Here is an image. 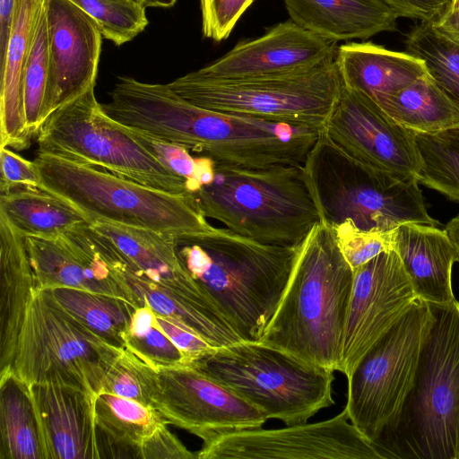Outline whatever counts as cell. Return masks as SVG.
<instances>
[{"instance_id":"22","label":"cell","mask_w":459,"mask_h":459,"mask_svg":"<svg viewBox=\"0 0 459 459\" xmlns=\"http://www.w3.org/2000/svg\"><path fill=\"white\" fill-rule=\"evenodd\" d=\"M393 245L419 299L432 303L455 300L451 274L458 256L445 230L403 223L394 230Z\"/></svg>"},{"instance_id":"15","label":"cell","mask_w":459,"mask_h":459,"mask_svg":"<svg viewBox=\"0 0 459 459\" xmlns=\"http://www.w3.org/2000/svg\"><path fill=\"white\" fill-rule=\"evenodd\" d=\"M321 132L336 148L363 166L417 179L421 160L414 132L359 91L343 83Z\"/></svg>"},{"instance_id":"47","label":"cell","mask_w":459,"mask_h":459,"mask_svg":"<svg viewBox=\"0 0 459 459\" xmlns=\"http://www.w3.org/2000/svg\"><path fill=\"white\" fill-rule=\"evenodd\" d=\"M432 24L441 34L459 43V9L449 10Z\"/></svg>"},{"instance_id":"27","label":"cell","mask_w":459,"mask_h":459,"mask_svg":"<svg viewBox=\"0 0 459 459\" xmlns=\"http://www.w3.org/2000/svg\"><path fill=\"white\" fill-rule=\"evenodd\" d=\"M0 214L24 237L57 238L73 228L89 222L71 203L39 188L2 194Z\"/></svg>"},{"instance_id":"31","label":"cell","mask_w":459,"mask_h":459,"mask_svg":"<svg viewBox=\"0 0 459 459\" xmlns=\"http://www.w3.org/2000/svg\"><path fill=\"white\" fill-rule=\"evenodd\" d=\"M414 135L421 160L418 182L459 203V125Z\"/></svg>"},{"instance_id":"2","label":"cell","mask_w":459,"mask_h":459,"mask_svg":"<svg viewBox=\"0 0 459 459\" xmlns=\"http://www.w3.org/2000/svg\"><path fill=\"white\" fill-rule=\"evenodd\" d=\"M179 260L244 342H258L290 276L297 248L258 242L228 228L174 237Z\"/></svg>"},{"instance_id":"26","label":"cell","mask_w":459,"mask_h":459,"mask_svg":"<svg viewBox=\"0 0 459 459\" xmlns=\"http://www.w3.org/2000/svg\"><path fill=\"white\" fill-rule=\"evenodd\" d=\"M43 0H17L5 62L0 69V148L30 145L22 100V71L39 8Z\"/></svg>"},{"instance_id":"41","label":"cell","mask_w":459,"mask_h":459,"mask_svg":"<svg viewBox=\"0 0 459 459\" xmlns=\"http://www.w3.org/2000/svg\"><path fill=\"white\" fill-rule=\"evenodd\" d=\"M0 170L1 195L18 189H41L40 174L34 160H28L8 148H0Z\"/></svg>"},{"instance_id":"36","label":"cell","mask_w":459,"mask_h":459,"mask_svg":"<svg viewBox=\"0 0 459 459\" xmlns=\"http://www.w3.org/2000/svg\"><path fill=\"white\" fill-rule=\"evenodd\" d=\"M102 390L156 409L159 371L125 348L107 371Z\"/></svg>"},{"instance_id":"11","label":"cell","mask_w":459,"mask_h":459,"mask_svg":"<svg viewBox=\"0 0 459 459\" xmlns=\"http://www.w3.org/2000/svg\"><path fill=\"white\" fill-rule=\"evenodd\" d=\"M123 349L68 313L49 290L33 289L21 328L13 373L27 386L54 382L94 396Z\"/></svg>"},{"instance_id":"9","label":"cell","mask_w":459,"mask_h":459,"mask_svg":"<svg viewBox=\"0 0 459 459\" xmlns=\"http://www.w3.org/2000/svg\"><path fill=\"white\" fill-rule=\"evenodd\" d=\"M303 166L321 221L329 225L350 220L362 230L389 231L406 222L438 224L428 213L416 178L363 166L322 132Z\"/></svg>"},{"instance_id":"43","label":"cell","mask_w":459,"mask_h":459,"mask_svg":"<svg viewBox=\"0 0 459 459\" xmlns=\"http://www.w3.org/2000/svg\"><path fill=\"white\" fill-rule=\"evenodd\" d=\"M143 459H193L197 458L167 428L160 426L140 446Z\"/></svg>"},{"instance_id":"19","label":"cell","mask_w":459,"mask_h":459,"mask_svg":"<svg viewBox=\"0 0 459 459\" xmlns=\"http://www.w3.org/2000/svg\"><path fill=\"white\" fill-rule=\"evenodd\" d=\"M336 54L335 42L288 21L269 28L259 38L238 42L196 72L216 79L290 75L329 64Z\"/></svg>"},{"instance_id":"50","label":"cell","mask_w":459,"mask_h":459,"mask_svg":"<svg viewBox=\"0 0 459 459\" xmlns=\"http://www.w3.org/2000/svg\"><path fill=\"white\" fill-rule=\"evenodd\" d=\"M459 9V0H452L450 10Z\"/></svg>"},{"instance_id":"18","label":"cell","mask_w":459,"mask_h":459,"mask_svg":"<svg viewBox=\"0 0 459 459\" xmlns=\"http://www.w3.org/2000/svg\"><path fill=\"white\" fill-rule=\"evenodd\" d=\"M48 78L42 124L57 108L95 86L103 36L97 22L69 0H44Z\"/></svg>"},{"instance_id":"12","label":"cell","mask_w":459,"mask_h":459,"mask_svg":"<svg viewBox=\"0 0 459 459\" xmlns=\"http://www.w3.org/2000/svg\"><path fill=\"white\" fill-rule=\"evenodd\" d=\"M186 101L210 110L322 127L343 82L336 60L280 76L216 79L196 71L167 83Z\"/></svg>"},{"instance_id":"45","label":"cell","mask_w":459,"mask_h":459,"mask_svg":"<svg viewBox=\"0 0 459 459\" xmlns=\"http://www.w3.org/2000/svg\"><path fill=\"white\" fill-rule=\"evenodd\" d=\"M98 458H141L140 447L119 440L96 425Z\"/></svg>"},{"instance_id":"24","label":"cell","mask_w":459,"mask_h":459,"mask_svg":"<svg viewBox=\"0 0 459 459\" xmlns=\"http://www.w3.org/2000/svg\"><path fill=\"white\" fill-rule=\"evenodd\" d=\"M345 85L359 91L378 106L388 97L429 74L423 59L372 42H349L335 58Z\"/></svg>"},{"instance_id":"30","label":"cell","mask_w":459,"mask_h":459,"mask_svg":"<svg viewBox=\"0 0 459 459\" xmlns=\"http://www.w3.org/2000/svg\"><path fill=\"white\" fill-rule=\"evenodd\" d=\"M49 290L79 322L111 345L126 348V334L138 307L122 299L82 289L62 287Z\"/></svg>"},{"instance_id":"7","label":"cell","mask_w":459,"mask_h":459,"mask_svg":"<svg viewBox=\"0 0 459 459\" xmlns=\"http://www.w3.org/2000/svg\"><path fill=\"white\" fill-rule=\"evenodd\" d=\"M34 162L41 189L71 203L91 224L110 222L174 236L212 228L191 195L162 191L48 154L38 152Z\"/></svg>"},{"instance_id":"10","label":"cell","mask_w":459,"mask_h":459,"mask_svg":"<svg viewBox=\"0 0 459 459\" xmlns=\"http://www.w3.org/2000/svg\"><path fill=\"white\" fill-rule=\"evenodd\" d=\"M94 88L44 121L37 134L38 152L99 167L162 191L190 195L185 179L165 168L126 126L107 114Z\"/></svg>"},{"instance_id":"37","label":"cell","mask_w":459,"mask_h":459,"mask_svg":"<svg viewBox=\"0 0 459 459\" xmlns=\"http://www.w3.org/2000/svg\"><path fill=\"white\" fill-rule=\"evenodd\" d=\"M99 25L104 39L117 46L131 41L148 25L146 7L138 0H69Z\"/></svg>"},{"instance_id":"35","label":"cell","mask_w":459,"mask_h":459,"mask_svg":"<svg viewBox=\"0 0 459 459\" xmlns=\"http://www.w3.org/2000/svg\"><path fill=\"white\" fill-rule=\"evenodd\" d=\"M126 348L156 369L184 365L182 354L162 331L156 313L147 303L132 316Z\"/></svg>"},{"instance_id":"46","label":"cell","mask_w":459,"mask_h":459,"mask_svg":"<svg viewBox=\"0 0 459 459\" xmlns=\"http://www.w3.org/2000/svg\"><path fill=\"white\" fill-rule=\"evenodd\" d=\"M17 0H0V69L3 68L13 25Z\"/></svg>"},{"instance_id":"13","label":"cell","mask_w":459,"mask_h":459,"mask_svg":"<svg viewBox=\"0 0 459 459\" xmlns=\"http://www.w3.org/2000/svg\"><path fill=\"white\" fill-rule=\"evenodd\" d=\"M429 314L428 302L417 298L347 377L345 410L372 443L394 421L411 385Z\"/></svg>"},{"instance_id":"3","label":"cell","mask_w":459,"mask_h":459,"mask_svg":"<svg viewBox=\"0 0 459 459\" xmlns=\"http://www.w3.org/2000/svg\"><path fill=\"white\" fill-rule=\"evenodd\" d=\"M352 283L330 225L320 221L298 246L285 290L258 342L339 371Z\"/></svg>"},{"instance_id":"48","label":"cell","mask_w":459,"mask_h":459,"mask_svg":"<svg viewBox=\"0 0 459 459\" xmlns=\"http://www.w3.org/2000/svg\"><path fill=\"white\" fill-rule=\"evenodd\" d=\"M445 230L448 234L458 256L459 262V215L452 218L446 225Z\"/></svg>"},{"instance_id":"21","label":"cell","mask_w":459,"mask_h":459,"mask_svg":"<svg viewBox=\"0 0 459 459\" xmlns=\"http://www.w3.org/2000/svg\"><path fill=\"white\" fill-rule=\"evenodd\" d=\"M28 387L46 459H99L93 396L80 387L54 382Z\"/></svg>"},{"instance_id":"28","label":"cell","mask_w":459,"mask_h":459,"mask_svg":"<svg viewBox=\"0 0 459 459\" xmlns=\"http://www.w3.org/2000/svg\"><path fill=\"white\" fill-rule=\"evenodd\" d=\"M0 459H46L29 387L13 373L0 377Z\"/></svg>"},{"instance_id":"29","label":"cell","mask_w":459,"mask_h":459,"mask_svg":"<svg viewBox=\"0 0 459 459\" xmlns=\"http://www.w3.org/2000/svg\"><path fill=\"white\" fill-rule=\"evenodd\" d=\"M379 107L417 133H432L459 125V109L429 74L388 97Z\"/></svg>"},{"instance_id":"39","label":"cell","mask_w":459,"mask_h":459,"mask_svg":"<svg viewBox=\"0 0 459 459\" xmlns=\"http://www.w3.org/2000/svg\"><path fill=\"white\" fill-rule=\"evenodd\" d=\"M330 227L342 256L352 271L381 253L394 249V230H362L350 220Z\"/></svg>"},{"instance_id":"6","label":"cell","mask_w":459,"mask_h":459,"mask_svg":"<svg viewBox=\"0 0 459 459\" xmlns=\"http://www.w3.org/2000/svg\"><path fill=\"white\" fill-rule=\"evenodd\" d=\"M303 165L216 164L212 180L191 195L206 218L236 233L264 244L296 247L321 221Z\"/></svg>"},{"instance_id":"16","label":"cell","mask_w":459,"mask_h":459,"mask_svg":"<svg viewBox=\"0 0 459 459\" xmlns=\"http://www.w3.org/2000/svg\"><path fill=\"white\" fill-rule=\"evenodd\" d=\"M417 298L394 249L353 271L339 371L348 377L367 350Z\"/></svg>"},{"instance_id":"4","label":"cell","mask_w":459,"mask_h":459,"mask_svg":"<svg viewBox=\"0 0 459 459\" xmlns=\"http://www.w3.org/2000/svg\"><path fill=\"white\" fill-rule=\"evenodd\" d=\"M428 305L411 385L373 443L382 459H459V302Z\"/></svg>"},{"instance_id":"33","label":"cell","mask_w":459,"mask_h":459,"mask_svg":"<svg viewBox=\"0 0 459 459\" xmlns=\"http://www.w3.org/2000/svg\"><path fill=\"white\" fill-rule=\"evenodd\" d=\"M408 53L423 59L429 75L459 109V43L430 22H420L407 35Z\"/></svg>"},{"instance_id":"25","label":"cell","mask_w":459,"mask_h":459,"mask_svg":"<svg viewBox=\"0 0 459 459\" xmlns=\"http://www.w3.org/2000/svg\"><path fill=\"white\" fill-rule=\"evenodd\" d=\"M35 281L24 236L0 214V377L13 373Z\"/></svg>"},{"instance_id":"17","label":"cell","mask_w":459,"mask_h":459,"mask_svg":"<svg viewBox=\"0 0 459 459\" xmlns=\"http://www.w3.org/2000/svg\"><path fill=\"white\" fill-rule=\"evenodd\" d=\"M156 410L168 424L202 440L210 435L261 428L264 414L192 366L160 368Z\"/></svg>"},{"instance_id":"5","label":"cell","mask_w":459,"mask_h":459,"mask_svg":"<svg viewBox=\"0 0 459 459\" xmlns=\"http://www.w3.org/2000/svg\"><path fill=\"white\" fill-rule=\"evenodd\" d=\"M94 246L139 307L147 303L160 316L194 332L212 346L233 329L186 272L174 235L110 222H94Z\"/></svg>"},{"instance_id":"38","label":"cell","mask_w":459,"mask_h":459,"mask_svg":"<svg viewBox=\"0 0 459 459\" xmlns=\"http://www.w3.org/2000/svg\"><path fill=\"white\" fill-rule=\"evenodd\" d=\"M127 128L165 168L186 180L190 195L212 180L216 163L211 158L193 156L189 150L181 145L161 140L143 131Z\"/></svg>"},{"instance_id":"40","label":"cell","mask_w":459,"mask_h":459,"mask_svg":"<svg viewBox=\"0 0 459 459\" xmlns=\"http://www.w3.org/2000/svg\"><path fill=\"white\" fill-rule=\"evenodd\" d=\"M254 0H200L202 30L215 41L227 39Z\"/></svg>"},{"instance_id":"49","label":"cell","mask_w":459,"mask_h":459,"mask_svg":"<svg viewBox=\"0 0 459 459\" xmlns=\"http://www.w3.org/2000/svg\"><path fill=\"white\" fill-rule=\"evenodd\" d=\"M145 7H162L169 8L172 7L177 0H138Z\"/></svg>"},{"instance_id":"20","label":"cell","mask_w":459,"mask_h":459,"mask_svg":"<svg viewBox=\"0 0 459 459\" xmlns=\"http://www.w3.org/2000/svg\"><path fill=\"white\" fill-rule=\"evenodd\" d=\"M89 225H78L57 238L24 237L35 289H82L119 298L139 307L97 251Z\"/></svg>"},{"instance_id":"1","label":"cell","mask_w":459,"mask_h":459,"mask_svg":"<svg viewBox=\"0 0 459 459\" xmlns=\"http://www.w3.org/2000/svg\"><path fill=\"white\" fill-rule=\"evenodd\" d=\"M104 105L126 127L181 145L216 164L240 168L303 165L322 127L195 106L168 84L121 77Z\"/></svg>"},{"instance_id":"34","label":"cell","mask_w":459,"mask_h":459,"mask_svg":"<svg viewBox=\"0 0 459 459\" xmlns=\"http://www.w3.org/2000/svg\"><path fill=\"white\" fill-rule=\"evenodd\" d=\"M48 78V35L44 0L34 22L22 71V100L27 131L32 138L42 125Z\"/></svg>"},{"instance_id":"8","label":"cell","mask_w":459,"mask_h":459,"mask_svg":"<svg viewBox=\"0 0 459 459\" xmlns=\"http://www.w3.org/2000/svg\"><path fill=\"white\" fill-rule=\"evenodd\" d=\"M285 425L307 422L334 403L333 370L260 342L240 341L190 365Z\"/></svg>"},{"instance_id":"44","label":"cell","mask_w":459,"mask_h":459,"mask_svg":"<svg viewBox=\"0 0 459 459\" xmlns=\"http://www.w3.org/2000/svg\"><path fill=\"white\" fill-rule=\"evenodd\" d=\"M401 18L435 23L451 8L452 0H384Z\"/></svg>"},{"instance_id":"32","label":"cell","mask_w":459,"mask_h":459,"mask_svg":"<svg viewBox=\"0 0 459 459\" xmlns=\"http://www.w3.org/2000/svg\"><path fill=\"white\" fill-rule=\"evenodd\" d=\"M93 409L99 428L139 447L146 437L167 423L156 409L104 390L93 396Z\"/></svg>"},{"instance_id":"14","label":"cell","mask_w":459,"mask_h":459,"mask_svg":"<svg viewBox=\"0 0 459 459\" xmlns=\"http://www.w3.org/2000/svg\"><path fill=\"white\" fill-rule=\"evenodd\" d=\"M198 459H382L373 443L354 426L345 408L315 423L281 429H247L203 439Z\"/></svg>"},{"instance_id":"23","label":"cell","mask_w":459,"mask_h":459,"mask_svg":"<svg viewBox=\"0 0 459 459\" xmlns=\"http://www.w3.org/2000/svg\"><path fill=\"white\" fill-rule=\"evenodd\" d=\"M290 21L326 40L367 39L397 29L398 13L384 0H283Z\"/></svg>"},{"instance_id":"42","label":"cell","mask_w":459,"mask_h":459,"mask_svg":"<svg viewBox=\"0 0 459 459\" xmlns=\"http://www.w3.org/2000/svg\"><path fill=\"white\" fill-rule=\"evenodd\" d=\"M157 322L182 354L184 365L192 364L202 357L210 354L216 348L194 332L170 319L157 315Z\"/></svg>"}]
</instances>
